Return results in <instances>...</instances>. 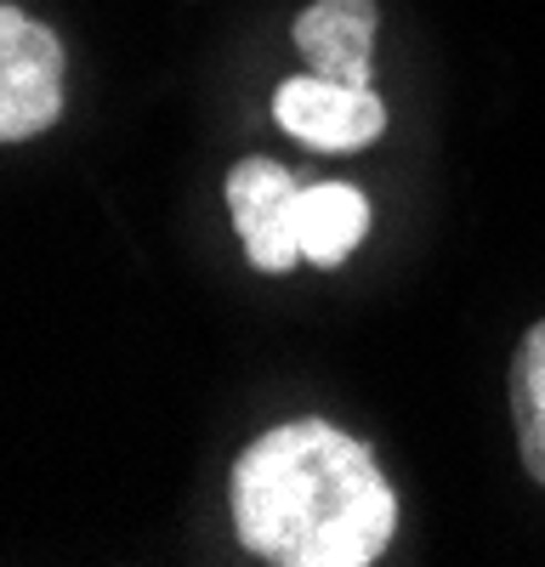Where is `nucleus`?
Here are the masks:
<instances>
[{
	"label": "nucleus",
	"instance_id": "nucleus-6",
	"mask_svg": "<svg viewBox=\"0 0 545 567\" xmlns=\"http://www.w3.org/2000/svg\"><path fill=\"white\" fill-rule=\"evenodd\" d=\"M370 233V199L352 182H318L301 187L296 199V239H301V261L312 267H341L358 239Z\"/></svg>",
	"mask_w": 545,
	"mask_h": 567
},
{
	"label": "nucleus",
	"instance_id": "nucleus-1",
	"mask_svg": "<svg viewBox=\"0 0 545 567\" xmlns=\"http://www.w3.org/2000/svg\"><path fill=\"white\" fill-rule=\"evenodd\" d=\"M234 534L279 567H370L398 534V494L370 443L330 420H285L234 465Z\"/></svg>",
	"mask_w": 545,
	"mask_h": 567
},
{
	"label": "nucleus",
	"instance_id": "nucleus-2",
	"mask_svg": "<svg viewBox=\"0 0 545 567\" xmlns=\"http://www.w3.org/2000/svg\"><path fill=\"white\" fill-rule=\"evenodd\" d=\"M63 114V45L23 7H0V142H29Z\"/></svg>",
	"mask_w": 545,
	"mask_h": 567
},
{
	"label": "nucleus",
	"instance_id": "nucleus-4",
	"mask_svg": "<svg viewBox=\"0 0 545 567\" xmlns=\"http://www.w3.org/2000/svg\"><path fill=\"white\" fill-rule=\"evenodd\" d=\"M222 194H227V210H234V227L256 272H290L301 261V239H296L301 182L279 159H261V154L239 159L227 171Z\"/></svg>",
	"mask_w": 545,
	"mask_h": 567
},
{
	"label": "nucleus",
	"instance_id": "nucleus-3",
	"mask_svg": "<svg viewBox=\"0 0 545 567\" xmlns=\"http://www.w3.org/2000/svg\"><path fill=\"white\" fill-rule=\"evenodd\" d=\"M272 120L318 154H352V148H370L387 131V103L370 85H341L307 69L272 91Z\"/></svg>",
	"mask_w": 545,
	"mask_h": 567
},
{
	"label": "nucleus",
	"instance_id": "nucleus-7",
	"mask_svg": "<svg viewBox=\"0 0 545 567\" xmlns=\"http://www.w3.org/2000/svg\"><path fill=\"white\" fill-rule=\"evenodd\" d=\"M512 425H517L523 471L545 488V318L523 329L512 352Z\"/></svg>",
	"mask_w": 545,
	"mask_h": 567
},
{
	"label": "nucleus",
	"instance_id": "nucleus-5",
	"mask_svg": "<svg viewBox=\"0 0 545 567\" xmlns=\"http://www.w3.org/2000/svg\"><path fill=\"white\" fill-rule=\"evenodd\" d=\"M381 12L376 0H312L296 18V52L312 74L341 85H370V52H376Z\"/></svg>",
	"mask_w": 545,
	"mask_h": 567
}]
</instances>
